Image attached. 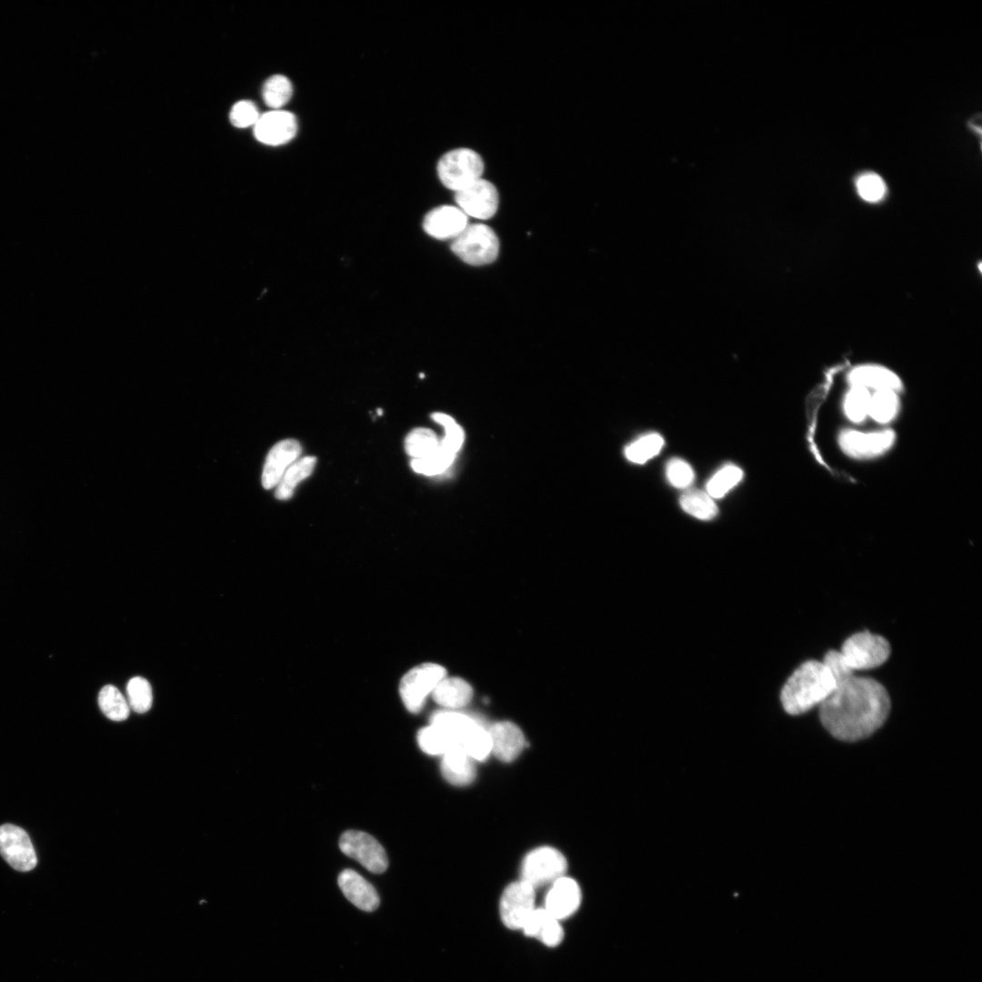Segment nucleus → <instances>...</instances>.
I'll use <instances>...</instances> for the list:
<instances>
[{
	"label": "nucleus",
	"instance_id": "obj_28",
	"mask_svg": "<svg viewBox=\"0 0 982 982\" xmlns=\"http://www.w3.org/2000/svg\"><path fill=\"white\" fill-rule=\"evenodd\" d=\"M460 746L475 761L485 760L491 754L488 727L477 720L466 733Z\"/></svg>",
	"mask_w": 982,
	"mask_h": 982
},
{
	"label": "nucleus",
	"instance_id": "obj_5",
	"mask_svg": "<svg viewBox=\"0 0 982 982\" xmlns=\"http://www.w3.org/2000/svg\"><path fill=\"white\" fill-rule=\"evenodd\" d=\"M451 249L465 263L483 266L497 257L499 240L488 225L472 224L467 225L464 231L453 239Z\"/></svg>",
	"mask_w": 982,
	"mask_h": 982
},
{
	"label": "nucleus",
	"instance_id": "obj_25",
	"mask_svg": "<svg viewBox=\"0 0 982 982\" xmlns=\"http://www.w3.org/2000/svg\"><path fill=\"white\" fill-rule=\"evenodd\" d=\"M679 504L686 513L700 520H711L718 513L714 499L706 492L698 489H689L683 493Z\"/></svg>",
	"mask_w": 982,
	"mask_h": 982
},
{
	"label": "nucleus",
	"instance_id": "obj_1",
	"mask_svg": "<svg viewBox=\"0 0 982 982\" xmlns=\"http://www.w3.org/2000/svg\"><path fill=\"white\" fill-rule=\"evenodd\" d=\"M890 711V698L884 686L871 677L852 676L837 684L819 705L823 726L844 741L863 739L877 730Z\"/></svg>",
	"mask_w": 982,
	"mask_h": 982
},
{
	"label": "nucleus",
	"instance_id": "obj_31",
	"mask_svg": "<svg viewBox=\"0 0 982 982\" xmlns=\"http://www.w3.org/2000/svg\"><path fill=\"white\" fill-rule=\"evenodd\" d=\"M898 407L899 400L897 392L876 391L870 397L868 416L878 423H887L895 417Z\"/></svg>",
	"mask_w": 982,
	"mask_h": 982
},
{
	"label": "nucleus",
	"instance_id": "obj_30",
	"mask_svg": "<svg viewBox=\"0 0 982 982\" xmlns=\"http://www.w3.org/2000/svg\"><path fill=\"white\" fill-rule=\"evenodd\" d=\"M664 446V438L657 433L644 435L629 444L625 449L627 460L636 464H644L659 454Z\"/></svg>",
	"mask_w": 982,
	"mask_h": 982
},
{
	"label": "nucleus",
	"instance_id": "obj_11",
	"mask_svg": "<svg viewBox=\"0 0 982 982\" xmlns=\"http://www.w3.org/2000/svg\"><path fill=\"white\" fill-rule=\"evenodd\" d=\"M0 855L13 868L22 872L32 870L37 864L29 836L12 824L0 826Z\"/></svg>",
	"mask_w": 982,
	"mask_h": 982
},
{
	"label": "nucleus",
	"instance_id": "obj_4",
	"mask_svg": "<svg viewBox=\"0 0 982 982\" xmlns=\"http://www.w3.org/2000/svg\"><path fill=\"white\" fill-rule=\"evenodd\" d=\"M839 653L846 666L854 673L884 664L890 655V645L885 637L863 631L847 638Z\"/></svg>",
	"mask_w": 982,
	"mask_h": 982
},
{
	"label": "nucleus",
	"instance_id": "obj_9",
	"mask_svg": "<svg viewBox=\"0 0 982 982\" xmlns=\"http://www.w3.org/2000/svg\"><path fill=\"white\" fill-rule=\"evenodd\" d=\"M535 897V888L524 880L508 885L499 902V913L503 924L513 930L522 929L536 909Z\"/></svg>",
	"mask_w": 982,
	"mask_h": 982
},
{
	"label": "nucleus",
	"instance_id": "obj_7",
	"mask_svg": "<svg viewBox=\"0 0 982 982\" xmlns=\"http://www.w3.org/2000/svg\"><path fill=\"white\" fill-rule=\"evenodd\" d=\"M566 857L557 849L551 847H540L530 851L522 863L521 880L534 888L552 884L565 876Z\"/></svg>",
	"mask_w": 982,
	"mask_h": 982
},
{
	"label": "nucleus",
	"instance_id": "obj_16",
	"mask_svg": "<svg viewBox=\"0 0 982 982\" xmlns=\"http://www.w3.org/2000/svg\"><path fill=\"white\" fill-rule=\"evenodd\" d=\"M302 452L296 439H285L276 443L268 452L262 472V485L270 489L280 482L286 469L297 460Z\"/></svg>",
	"mask_w": 982,
	"mask_h": 982
},
{
	"label": "nucleus",
	"instance_id": "obj_21",
	"mask_svg": "<svg viewBox=\"0 0 982 982\" xmlns=\"http://www.w3.org/2000/svg\"><path fill=\"white\" fill-rule=\"evenodd\" d=\"M441 772L444 778L455 786H466L476 777L475 760L460 746L442 756Z\"/></svg>",
	"mask_w": 982,
	"mask_h": 982
},
{
	"label": "nucleus",
	"instance_id": "obj_17",
	"mask_svg": "<svg viewBox=\"0 0 982 982\" xmlns=\"http://www.w3.org/2000/svg\"><path fill=\"white\" fill-rule=\"evenodd\" d=\"M491 754L503 762L515 760L526 746L522 730L509 721L496 722L488 727Z\"/></svg>",
	"mask_w": 982,
	"mask_h": 982
},
{
	"label": "nucleus",
	"instance_id": "obj_35",
	"mask_svg": "<svg viewBox=\"0 0 982 982\" xmlns=\"http://www.w3.org/2000/svg\"><path fill=\"white\" fill-rule=\"evenodd\" d=\"M871 394L861 386H851L844 401L846 416L853 422H861L868 415Z\"/></svg>",
	"mask_w": 982,
	"mask_h": 982
},
{
	"label": "nucleus",
	"instance_id": "obj_10",
	"mask_svg": "<svg viewBox=\"0 0 982 982\" xmlns=\"http://www.w3.org/2000/svg\"><path fill=\"white\" fill-rule=\"evenodd\" d=\"M455 201L467 217L488 219L497 211L499 194L492 182L482 177L456 192Z\"/></svg>",
	"mask_w": 982,
	"mask_h": 982
},
{
	"label": "nucleus",
	"instance_id": "obj_39",
	"mask_svg": "<svg viewBox=\"0 0 982 982\" xmlns=\"http://www.w3.org/2000/svg\"><path fill=\"white\" fill-rule=\"evenodd\" d=\"M444 428L445 436L440 440V445L456 455L465 440L464 430L456 421L446 425Z\"/></svg>",
	"mask_w": 982,
	"mask_h": 982
},
{
	"label": "nucleus",
	"instance_id": "obj_32",
	"mask_svg": "<svg viewBox=\"0 0 982 982\" xmlns=\"http://www.w3.org/2000/svg\"><path fill=\"white\" fill-rule=\"evenodd\" d=\"M743 478V471L736 466L727 465L719 469L706 483V493L712 498H721Z\"/></svg>",
	"mask_w": 982,
	"mask_h": 982
},
{
	"label": "nucleus",
	"instance_id": "obj_22",
	"mask_svg": "<svg viewBox=\"0 0 982 982\" xmlns=\"http://www.w3.org/2000/svg\"><path fill=\"white\" fill-rule=\"evenodd\" d=\"M434 701L445 709L457 710L472 699L471 686L460 677L443 678L431 694Z\"/></svg>",
	"mask_w": 982,
	"mask_h": 982
},
{
	"label": "nucleus",
	"instance_id": "obj_33",
	"mask_svg": "<svg viewBox=\"0 0 982 982\" xmlns=\"http://www.w3.org/2000/svg\"><path fill=\"white\" fill-rule=\"evenodd\" d=\"M455 457L456 454L439 445V448L432 456L421 459H412L411 467L416 473L436 476L445 472L451 466Z\"/></svg>",
	"mask_w": 982,
	"mask_h": 982
},
{
	"label": "nucleus",
	"instance_id": "obj_38",
	"mask_svg": "<svg viewBox=\"0 0 982 982\" xmlns=\"http://www.w3.org/2000/svg\"><path fill=\"white\" fill-rule=\"evenodd\" d=\"M260 114L252 101L242 100L235 103L229 114L231 124L237 128H245L255 125Z\"/></svg>",
	"mask_w": 982,
	"mask_h": 982
},
{
	"label": "nucleus",
	"instance_id": "obj_15",
	"mask_svg": "<svg viewBox=\"0 0 982 982\" xmlns=\"http://www.w3.org/2000/svg\"><path fill=\"white\" fill-rule=\"evenodd\" d=\"M581 903V890L576 881L563 876L551 884L545 899V909L558 920L572 916Z\"/></svg>",
	"mask_w": 982,
	"mask_h": 982
},
{
	"label": "nucleus",
	"instance_id": "obj_36",
	"mask_svg": "<svg viewBox=\"0 0 982 982\" xmlns=\"http://www.w3.org/2000/svg\"><path fill=\"white\" fill-rule=\"evenodd\" d=\"M856 188L859 196L869 203L881 201L887 194L884 179L874 172H865L856 179Z\"/></svg>",
	"mask_w": 982,
	"mask_h": 982
},
{
	"label": "nucleus",
	"instance_id": "obj_12",
	"mask_svg": "<svg viewBox=\"0 0 982 982\" xmlns=\"http://www.w3.org/2000/svg\"><path fill=\"white\" fill-rule=\"evenodd\" d=\"M296 116L286 110H271L260 115L254 125L256 138L267 145H281L290 142L297 133Z\"/></svg>",
	"mask_w": 982,
	"mask_h": 982
},
{
	"label": "nucleus",
	"instance_id": "obj_18",
	"mask_svg": "<svg viewBox=\"0 0 982 982\" xmlns=\"http://www.w3.org/2000/svg\"><path fill=\"white\" fill-rule=\"evenodd\" d=\"M337 883L345 897L359 909L371 912L379 906V897L375 887L357 872L343 870Z\"/></svg>",
	"mask_w": 982,
	"mask_h": 982
},
{
	"label": "nucleus",
	"instance_id": "obj_2",
	"mask_svg": "<svg viewBox=\"0 0 982 982\" xmlns=\"http://www.w3.org/2000/svg\"><path fill=\"white\" fill-rule=\"evenodd\" d=\"M836 686L833 675L822 661H806L784 685L780 695L782 706L790 715L803 714L823 703Z\"/></svg>",
	"mask_w": 982,
	"mask_h": 982
},
{
	"label": "nucleus",
	"instance_id": "obj_29",
	"mask_svg": "<svg viewBox=\"0 0 982 982\" xmlns=\"http://www.w3.org/2000/svg\"><path fill=\"white\" fill-rule=\"evenodd\" d=\"M98 705L104 715L114 721L128 717L130 706L122 693L114 686H105L98 695Z\"/></svg>",
	"mask_w": 982,
	"mask_h": 982
},
{
	"label": "nucleus",
	"instance_id": "obj_23",
	"mask_svg": "<svg viewBox=\"0 0 982 982\" xmlns=\"http://www.w3.org/2000/svg\"><path fill=\"white\" fill-rule=\"evenodd\" d=\"M316 463V458L311 456L295 461L286 469L280 482L276 486V497L279 500L290 498L298 483L312 474Z\"/></svg>",
	"mask_w": 982,
	"mask_h": 982
},
{
	"label": "nucleus",
	"instance_id": "obj_24",
	"mask_svg": "<svg viewBox=\"0 0 982 982\" xmlns=\"http://www.w3.org/2000/svg\"><path fill=\"white\" fill-rule=\"evenodd\" d=\"M417 743L422 751L433 756H443L452 747L459 746L446 730L433 723L419 730Z\"/></svg>",
	"mask_w": 982,
	"mask_h": 982
},
{
	"label": "nucleus",
	"instance_id": "obj_8",
	"mask_svg": "<svg viewBox=\"0 0 982 982\" xmlns=\"http://www.w3.org/2000/svg\"><path fill=\"white\" fill-rule=\"evenodd\" d=\"M339 847L347 857L356 860L368 871L383 873L388 866L384 847L372 836L357 830L343 833Z\"/></svg>",
	"mask_w": 982,
	"mask_h": 982
},
{
	"label": "nucleus",
	"instance_id": "obj_3",
	"mask_svg": "<svg viewBox=\"0 0 982 982\" xmlns=\"http://www.w3.org/2000/svg\"><path fill=\"white\" fill-rule=\"evenodd\" d=\"M485 161L470 147H456L444 153L436 164V174L444 186L455 193L483 177Z\"/></svg>",
	"mask_w": 982,
	"mask_h": 982
},
{
	"label": "nucleus",
	"instance_id": "obj_14",
	"mask_svg": "<svg viewBox=\"0 0 982 982\" xmlns=\"http://www.w3.org/2000/svg\"><path fill=\"white\" fill-rule=\"evenodd\" d=\"M468 225L467 215L456 205H443L430 210L423 221V228L436 239H454Z\"/></svg>",
	"mask_w": 982,
	"mask_h": 982
},
{
	"label": "nucleus",
	"instance_id": "obj_20",
	"mask_svg": "<svg viewBox=\"0 0 982 982\" xmlns=\"http://www.w3.org/2000/svg\"><path fill=\"white\" fill-rule=\"evenodd\" d=\"M521 930L526 936L535 937L547 947H556L564 938V930L560 920L553 917L544 907L536 908Z\"/></svg>",
	"mask_w": 982,
	"mask_h": 982
},
{
	"label": "nucleus",
	"instance_id": "obj_6",
	"mask_svg": "<svg viewBox=\"0 0 982 982\" xmlns=\"http://www.w3.org/2000/svg\"><path fill=\"white\" fill-rule=\"evenodd\" d=\"M446 676V669L435 663H425L409 670L400 682V696L406 709L419 712L438 683Z\"/></svg>",
	"mask_w": 982,
	"mask_h": 982
},
{
	"label": "nucleus",
	"instance_id": "obj_13",
	"mask_svg": "<svg viewBox=\"0 0 982 982\" xmlns=\"http://www.w3.org/2000/svg\"><path fill=\"white\" fill-rule=\"evenodd\" d=\"M895 440L892 430L863 433L847 430L841 433L839 444L845 453L854 457H870L889 449Z\"/></svg>",
	"mask_w": 982,
	"mask_h": 982
},
{
	"label": "nucleus",
	"instance_id": "obj_37",
	"mask_svg": "<svg viewBox=\"0 0 982 982\" xmlns=\"http://www.w3.org/2000/svg\"><path fill=\"white\" fill-rule=\"evenodd\" d=\"M668 482L676 488H686L694 481L695 473L688 463L680 458H673L666 466Z\"/></svg>",
	"mask_w": 982,
	"mask_h": 982
},
{
	"label": "nucleus",
	"instance_id": "obj_27",
	"mask_svg": "<svg viewBox=\"0 0 982 982\" xmlns=\"http://www.w3.org/2000/svg\"><path fill=\"white\" fill-rule=\"evenodd\" d=\"M440 440L434 431L418 427L413 429L406 437V452L413 459L426 458L435 454L439 448Z\"/></svg>",
	"mask_w": 982,
	"mask_h": 982
},
{
	"label": "nucleus",
	"instance_id": "obj_19",
	"mask_svg": "<svg viewBox=\"0 0 982 982\" xmlns=\"http://www.w3.org/2000/svg\"><path fill=\"white\" fill-rule=\"evenodd\" d=\"M847 379L852 386L873 388L876 391L897 392L902 388V382L896 373L877 365L858 366L850 371Z\"/></svg>",
	"mask_w": 982,
	"mask_h": 982
},
{
	"label": "nucleus",
	"instance_id": "obj_34",
	"mask_svg": "<svg viewBox=\"0 0 982 982\" xmlns=\"http://www.w3.org/2000/svg\"><path fill=\"white\" fill-rule=\"evenodd\" d=\"M127 702L136 713L148 711L153 702L152 687L149 682L141 676L131 678L126 686Z\"/></svg>",
	"mask_w": 982,
	"mask_h": 982
},
{
	"label": "nucleus",
	"instance_id": "obj_26",
	"mask_svg": "<svg viewBox=\"0 0 982 982\" xmlns=\"http://www.w3.org/2000/svg\"><path fill=\"white\" fill-rule=\"evenodd\" d=\"M293 95V85L284 75H274L263 85L262 96L266 105L272 110L282 109Z\"/></svg>",
	"mask_w": 982,
	"mask_h": 982
}]
</instances>
